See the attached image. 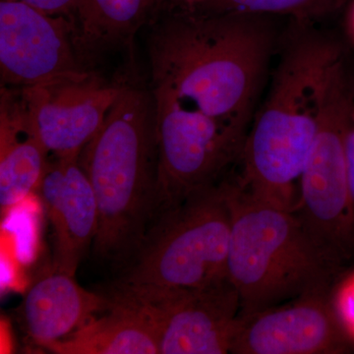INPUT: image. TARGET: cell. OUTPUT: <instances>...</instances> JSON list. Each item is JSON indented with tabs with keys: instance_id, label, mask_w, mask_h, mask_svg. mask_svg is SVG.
<instances>
[{
	"instance_id": "obj_14",
	"label": "cell",
	"mask_w": 354,
	"mask_h": 354,
	"mask_svg": "<svg viewBox=\"0 0 354 354\" xmlns=\"http://www.w3.org/2000/svg\"><path fill=\"white\" fill-rule=\"evenodd\" d=\"M48 153L32 134L20 93L1 91L0 109V208L6 215L38 191Z\"/></svg>"
},
{
	"instance_id": "obj_12",
	"label": "cell",
	"mask_w": 354,
	"mask_h": 354,
	"mask_svg": "<svg viewBox=\"0 0 354 354\" xmlns=\"http://www.w3.org/2000/svg\"><path fill=\"white\" fill-rule=\"evenodd\" d=\"M38 192L53 227V270L75 276L99 225L94 190L79 157L48 160Z\"/></svg>"
},
{
	"instance_id": "obj_21",
	"label": "cell",
	"mask_w": 354,
	"mask_h": 354,
	"mask_svg": "<svg viewBox=\"0 0 354 354\" xmlns=\"http://www.w3.org/2000/svg\"><path fill=\"white\" fill-rule=\"evenodd\" d=\"M205 0H153V12L164 16L196 13Z\"/></svg>"
},
{
	"instance_id": "obj_8",
	"label": "cell",
	"mask_w": 354,
	"mask_h": 354,
	"mask_svg": "<svg viewBox=\"0 0 354 354\" xmlns=\"http://www.w3.org/2000/svg\"><path fill=\"white\" fill-rule=\"evenodd\" d=\"M111 295L145 312L160 354L230 353L241 325V299L228 278L190 290L116 285Z\"/></svg>"
},
{
	"instance_id": "obj_10",
	"label": "cell",
	"mask_w": 354,
	"mask_h": 354,
	"mask_svg": "<svg viewBox=\"0 0 354 354\" xmlns=\"http://www.w3.org/2000/svg\"><path fill=\"white\" fill-rule=\"evenodd\" d=\"M121 86L92 74L75 80L21 88L30 128L48 155L75 158L99 131Z\"/></svg>"
},
{
	"instance_id": "obj_15",
	"label": "cell",
	"mask_w": 354,
	"mask_h": 354,
	"mask_svg": "<svg viewBox=\"0 0 354 354\" xmlns=\"http://www.w3.org/2000/svg\"><path fill=\"white\" fill-rule=\"evenodd\" d=\"M106 314L93 318L46 349L57 354H160L157 332L136 305L109 295Z\"/></svg>"
},
{
	"instance_id": "obj_19",
	"label": "cell",
	"mask_w": 354,
	"mask_h": 354,
	"mask_svg": "<svg viewBox=\"0 0 354 354\" xmlns=\"http://www.w3.org/2000/svg\"><path fill=\"white\" fill-rule=\"evenodd\" d=\"M23 2L50 15L72 18L83 0H13Z\"/></svg>"
},
{
	"instance_id": "obj_9",
	"label": "cell",
	"mask_w": 354,
	"mask_h": 354,
	"mask_svg": "<svg viewBox=\"0 0 354 354\" xmlns=\"http://www.w3.org/2000/svg\"><path fill=\"white\" fill-rule=\"evenodd\" d=\"M73 24L66 16L0 0V75L2 83L29 88L88 76L77 57Z\"/></svg>"
},
{
	"instance_id": "obj_5",
	"label": "cell",
	"mask_w": 354,
	"mask_h": 354,
	"mask_svg": "<svg viewBox=\"0 0 354 354\" xmlns=\"http://www.w3.org/2000/svg\"><path fill=\"white\" fill-rule=\"evenodd\" d=\"M232 171L158 216L118 285L190 290L228 278Z\"/></svg>"
},
{
	"instance_id": "obj_16",
	"label": "cell",
	"mask_w": 354,
	"mask_h": 354,
	"mask_svg": "<svg viewBox=\"0 0 354 354\" xmlns=\"http://www.w3.org/2000/svg\"><path fill=\"white\" fill-rule=\"evenodd\" d=\"M153 15V0H83L73 17L77 57L90 62L104 51L131 41Z\"/></svg>"
},
{
	"instance_id": "obj_18",
	"label": "cell",
	"mask_w": 354,
	"mask_h": 354,
	"mask_svg": "<svg viewBox=\"0 0 354 354\" xmlns=\"http://www.w3.org/2000/svg\"><path fill=\"white\" fill-rule=\"evenodd\" d=\"M330 302L344 335L354 344V271L337 283Z\"/></svg>"
},
{
	"instance_id": "obj_22",
	"label": "cell",
	"mask_w": 354,
	"mask_h": 354,
	"mask_svg": "<svg viewBox=\"0 0 354 354\" xmlns=\"http://www.w3.org/2000/svg\"><path fill=\"white\" fill-rule=\"evenodd\" d=\"M346 28H348V35L354 43V0L346 8Z\"/></svg>"
},
{
	"instance_id": "obj_4",
	"label": "cell",
	"mask_w": 354,
	"mask_h": 354,
	"mask_svg": "<svg viewBox=\"0 0 354 354\" xmlns=\"http://www.w3.org/2000/svg\"><path fill=\"white\" fill-rule=\"evenodd\" d=\"M227 277L241 299L239 317L317 293H330L339 266L324 253L295 212L239 192L232 172Z\"/></svg>"
},
{
	"instance_id": "obj_6",
	"label": "cell",
	"mask_w": 354,
	"mask_h": 354,
	"mask_svg": "<svg viewBox=\"0 0 354 354\" xmlns=\"http://www.w3.org/2000/svg\"><path fill=\"white\" fill-rule=\"evenodd\" d=\"M157 156L153 221L236 167L246 136L152 91ZM152 225V223H151Z\"/></svg>"
},
{
	"instance_id": "obj_1",
	"label": "cell",
	"mask_w": 354,
	"mask_h": 354,
	"mask_svg": "<svg viewBox=\"0 0 354 354\" xmlns=\"http://www.w3.org/2000/svg\"><path fill=\"white\" fill-rule=\"evenodd\" d=\"M277 18L244 12L164 16L149 39L153 92L247 137L281 41Z\"/></svg>"
},
{
	"instance_id": "obj_2",
	"label": "cell",
	"mask_w": 354,
	"mask_h": 354,
	"mask_svg": "<svg viewBox=\"0 0 354 354\" xmlns=\"http://www.w3.org/2000/svg\"><path fill=\"white\" fill-rule=\"evenodd\" d=\"M290 26L239 162L249 190L274 201L297 193L320 128L330 78L344 60L341 44L314 25L291 21Z\"/></svg>"
},
{
	"instance_id": "obj_17",
	"label": "cell",
	"mask_w": 354,
	"mask_h": 354,
	"mask_svg": "<svg viewBox=\"0 0 354 354\" xmlns=\"http://www.w3.org/2000/svg\"><path fill=\"white\" fill-rule=\"evenodd\" d=\"M353 0H205L198 12H244L314 25L346 10Z\"/></svg>"
},
{
	"instance_id": "obj_20",
	"label": "cell",
	"mask_w": 354,
	"mask_h": 354,
	"mask_svg": "<svg viewBox=\"0 0 354 354\" xmlns=\"http://www.w3.org/2000/svg\"><path fill=\"white\" fill-rule=\"evenodd\" d=\"M344 156L348 187L354 207V101L349 108L344 128Z\"/></svg>"
},
{
	"instance_id": "obj_13",
	"label": "cell",
	"mask_w": 354,
	"mask_h": 354,
	"mask_svg": "<svg viewBox=\"0 0 354 354\" xmlns=\"http://www.w3.org/2000/svg\"><path fill=\"white\" fill-rule=\"evenodd\" d=\"M111 305L109 295L85 290L75 276L53 270L28 291L22 305L23 323L32 342L46 348L71 335Z\"/></svg>"
},
{
	"instance_id": "obj_11",
	"label": "cell",
	"mask_w": 354,
	"mask_h": 354,
	"mask_svg": "<svg viewBox=\"0 0 354 354\" xmlns=\"http://www.w3.org/2000/svg\"><path fill=\"white\" fill-rule=\"evenodd\" d=\"M348 342L330 293H317L241 317L230 353L337 354Z\"/></svg>"
},
{
	"instance_id": "obj_7",
	"label": "cell",
	"mask_w": 354,
	"mask_h": 354,
	"mask_svg": "<svg viewBox=\"0 0 354 354\" xmlns=\"http://www.w3.org/2000/svg\"><path fill=\"white\" fill-rule=\"evenodd\" d=\"M354 101L346 60L330 78L317 134L299 183L295 215L337 266L354 251V207L344 156V128Z\"/></svg>"
},
{
	"instance_id": "obj_3",
	"label": "cell",
	"mask_w": 354,
	"mask_h": 354,
	"mask_svg": "<svg viewBox=\"0 0 354 354\" xmlns=\"http://www.w3.org/2000/svg\"><path fill=\"white\" fill-rule=\"evenodd\" d=\"M79 162L99 212L95 252L127 269L153 221L157 156L152 95L121 86L99 131Z\"/></svg>"
}]
</instances>
